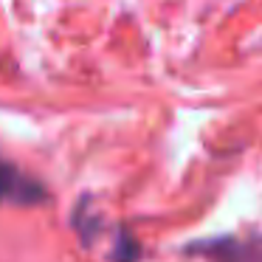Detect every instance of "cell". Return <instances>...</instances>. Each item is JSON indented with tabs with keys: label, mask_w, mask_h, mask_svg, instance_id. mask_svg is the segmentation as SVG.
<instances>
[{
	"label": "cell",
	"mask_w": 262,
	"mask_h": 262,
	"mask_svg": "<svg viewBox=\"0 0 262 262\" xmlns=\"http://www.w3.org/2000/svg\"><path fill=\"white\" fill-rule=\"evenodd\" d=\"M0 203L9 206H40L48 203V189L20 166L0 161Z\"/></svg>",
	"instance_id": "1"
},
{
	"label": "cell",
	"mask_w": 262,
	"mask_h": 262,
	"mask_svg": "<svg viewBox=\"0 0 262 262\" xmlns=\"http://www.w3.org/2000/svg\"><path fill=\"white\" fill-rule=\"evenodd\" d=\"M209 262H262V237H217L192 245Z\"/></svg>",
	"instance_id": "2"
},
{
	"label": "cell",
	"mask_w": 262,
	"mask_h": 262,
	"mask_svg": "<svg viewBox=\"0 0 262 262\" xmlns=\"http://www.w3.org/2000/svg\"><path fill=\"white\" fill-rule=\"evenodd\" d=\"M138 256H141L138 239L133 237L130 231L119 228V234H116V239H113V248H110V259L113 262H138Z\"/></svg>",
	"instance_id": "3"
}]
</instances>
